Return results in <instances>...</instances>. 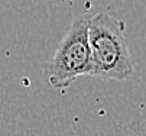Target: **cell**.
<instances>
[{
	"instance_id": "obj_2",
	"label": "cell",
	"mask_w": 146,
	"mask_h": 136,
	"mask_svg": "<svg viewBox=\"0 0 146 136\" xmlns=\"http://www.w3.org/2000/svg\"><path fill=\"white\" fill-rule=\"evenodd\" d=\"M88 25V16L75 19L61 39L48 65V81L54 88L64 91L78 77L90 75L91 51Z\"/></svg>"
},
{
	"instance_id": "obj_1",
	"label": "cell",
	"mask_w": 146,
	"mask_h": 136,
	"mask_svg": "<svg viewBox=\"0 0 146 136\" xmlns=\"http://www.w3.org/2000/svg\"><path fill=\"white\" fill-rule=\"evenodd\" d=\"M88 42L91 51L90 77L124 81L133 74V60L121 21L106 12L90 17Z\"/></svg>"
}]
</instances>
